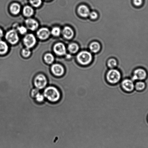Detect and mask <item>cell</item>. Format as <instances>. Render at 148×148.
<instances>
[{
    "mask_svg": "<svg viewBox=\"0 0 148 148\" xmlns=\"http://www.w3.org/2000/svg\"><path fill=\"white\" fill-rule=\"evenodd\" d=\"M42 93L46 100L53 104L59 102L62 96L60 89L52 85L47 86L43 90Z\"/></svg>",
    "mask_w": 148,
    "mask_h": 148,
    "instance_id": "6da1fadb",
    "label": "cell"
},
{
    "mask_svg": "<svg viewBox=\"0 0 148 148\" xmlns=\"http://www.w3.org/2000/svg\"><path fill=\"white\" fill-rule=\"evenodd\" d=\"M106 82L111 85H116L120 83L123 79V75L119 70L115 69H110L106 73Z\"/></svg>",
    "mask_w": 148,
    "mask_h": 148,
    "instance_id": "7a4b0ae2",
    "label": "cell"
},
{
    "mask_svg": "<svg viewBox=\"0 0 148 148\" xmlns=\"http://www.w3.org/2000/svg\"><path fill=\"white\" fill-rule=\"evenodd\" d=\"M48 83L47 76L42 74L37 75L33 80L34 87L40 90H44L48 86Z\"/></svg>",
    "mask_w": 148,
    "mask_h": 148,
    "instance_id": "3957f363",
    "label": "cell"
},
{
    "mask_svg": "<svg viewBox=\"0 0 148 148\" xmlns=\"http://www.w3.org/2000/svg\"><path fill=\"white\" fill-rule=\"evenodd\" d=\"M148 74L146 70L142 67L136 69L133 72L130 78L134 82L145 81L147 78Z\"/></svg>",
    "mask_w": 148,
    "mask_h": 148,
    "instance_id": "277c9868",
    "label": "cell"
},
{
    "mask_svg": "<svg viewBox=\"0 0 148 148\" xmlns=\"http://www.w3.org/2000/svg\"><path fill=\"white\" fill-rule=\"evenodd\" d=\"M134 83L130 77H125L122 79L120 85L123 91L126 93H131L135 90Z\"/></svg>",
    "mask_w": 148,
    "mask_h": 148,
    "instance_id": "5b68a950",
    "label": "cell"
},
{
    "mask_svg": "<svg viewBox=\"0 0 148 148\" xmlns=\"http://www.w3.org/2000/svg\"><path fill=\"white\" fill-rule=\"evenodd\" d=\"M77 59L78 62L83 65H87L91 62L92 57L91 53L87 51H82L79 53Z\"/></svg>",
    "mask_w": 148,
    "mask_h": 148,
    "instance_id": "8992f818",
    "label": "cell"
},
{
    "mask_svg": "<svg viewBox=\"0 0 148 148\" xmlns=\"http://www.w3.org/2000/svg\"><path fill=\"white\" fill-rule=\"evenodd\" d=\"M51 71L53 75L57 77H62L65 74L64 67L59 64H53L51 67Z\"/></svg>",
    "mask_w": 148,
    "mask_h": 148,
    "instance_id": "52a82bcc",
    "label": "cell"
},
{
    "mask_svg": "<svg viewBox=\"0 0 148 148\" xmlns=\"http://www.w3.org/2000/svg\"><path fill=\"white\" fill-rule=\"evenodd\" d=\"M5 38L11 44H15L18 42L19 40L18 34L14 30H11L7 33Z\"/></svg>",
    "mask_w": 148,
    "mask_h": 148,
    "instance_id": "ba28073f",
    "label": "cell"
},
{
    "mask_svg": "<svg viewBox=\"0 0 148 148\" xmlns=\"http://www.w3.org/2000/svg\"><path fill=\"white\" fill-rule=\"evenodd\" d=\"M23 41L24 45L27 48H31L35 45L36 39L33 34H29L24 37Z\"/></svg>",
    "mask_w": 148,
    "mask_h": 148,
    "instance_id": "9c48e42d",
    "label": "cell"
},
{
    "mask_svg": "<svg viewBox=\"0 0 148 148\" xmlns=\"http://www.w3.org/2000/svg\"><path fill=\"white\" fill-rule=\"evenodd\" d=\"M54 52L57 55L62 56L66 53V48L64 44L59 43L56 44L54 47Z\"/></svg>",
    "mask_w": 148,
    "mask_h": 148,
    "instance_id": "30bf717a",
    "label": "cell"
},
{
    "mask_svg": "<svg viewBox=\"0 0 148 148\" xmlns=\"http://www.w3.org/2000/svg\"><path fill=\"white\" fill-rule=\"evenodd\" d=\"M50 32L48 29L43 28L40 29L37 31V34L38 38L41 40H45L50 35Z\"/></svg>",
    "mask_w": 148,
    "mask_h": 148,
    "instance_id": "8fae6325",
    "label": "cell"
},
{
    "mask_svg": "<svg viewBox=\"0 0 148 148\" xmlns=\"http://www.w3.org/2000/svg\"><path fill=\"white\" fill-rule=\"evenodd\" d=\"M25 24L27 28L32 31H34L38 28V24L37 21L33 18H28L25 21Z\"/></svg>",
    "mask_w": 148,
    "mask_h": 148,
    "instance_id": "7c38bea8",
    "label": "cell"
},
{
    "mask_svg": "<svg viewBox=\"0 0 148 148\" xmlns=\"http://www.w3.org/2000/svg\"><path fill=\"white\" fill-rule=\"evenodd\" d=\"M78 12L79 15L83 18H86L89 16L90 13L89 8L84 5H80L79 7Z\"/></svg>",
    "mask_w": 148,
    "mask_h": 148,
    "instance_id": "4fadbf2b",
    "label": "cell"
},
{
    "mask_svg": "<svg viewBox=\"0 0 148 148\" xmlns=\"http://www.w3.org/2000/svg\"><path fill=\"white\" fill-rule=\"evenodd\" d=\"M146 83L145 81H137L135 82V90L138 92L143 91L146 89Z\"/></svg>",
    "mask_w": 148,
    "mask_h": 148,
    "instance_id": "5bb4252c",
    "label": "cell"
},
{
    "mask_svg": "<svg viewBox=\"0 0 148 148\" xmlns=\"http://www.w3.org/2000/svg\"><path fill=\"white\" fill-rule=\"evenodd\" d=\"M63 35L65 38L70 39L74 36V32L71 28L69 27H64L62 31Z\"/></svg>",
    "mask_w": 148,
    "mask_h": 148,
    "instance_id": "9a60e30c",
    "label": "cell"
},
{
    "mask_svg": "<svg viewBox=\"0 0 148 148\" xmlns=\"http://www.w3.org/2000/svg\"><path fill=\"white\" fill-rule=\"evenodd\" d=\"M10 10L12 14L14 15H17L19 13L20 10H21V6L18 3H13L11 5Z\"/></svg>",
    "mask_w": 148,
    "mask_h": 148,
    "instance_id": "2e32d148",
    "label": "cell"
},
{
    "mask_svg": "<svg viewBox=\"0 0 148 148\" xmlns=\"http://www.w3.org/2000/svg\"><path fill=\"white\" fill-rule=\"evenodd\" d=\"M34 100L36 103L38 104H42L44 103L46 101L45 97L42 93L40 92L36 96Z\"/></svg>",
    "mask_w": 148,
    "mask_h": 148,
    "instance_id": "e0dca14e",
    "label": "cell"
},
{
    "mask_svg": "<svg viewBox=\"0 0 148 148\" xmlns=\"http://www.w3.org/2000/svg\"><path fill=\"white\" fill-rule=\"evenodd\" d=\"M8 44L5 41H0V54L3 55L8 52Z\"/></svg>",
    "mask_w": 148,
    "mask_h": 148,
    "instance_id": "ac0fdd59",
    "label": "cell"
},
{
    "mask_svg": "<svg viewBox=\"0 0 148 148\" xmlns=\"http://www.w3.org/2000/svg\"><path fill=\"white\" fill-rule=\"evenodd\" d=\"M34 9L31 7L28 6V5L24 7L23 10V13L24 15L27 17L31 16L34 14Z\"/></svg>",
    "mask_w": 148,
    "mask_h": 148,
    "instance_id": "d6986e66",
    "label": "cell"
},
{
    "mask_svg": "<svg viewBox=\"0 0 148 148\" xmlns=\"http://www.w3.org/2000/svg\"><path fill=\"white\" fill-rule=\"evenodd\" d=\"M90 48L92 52L94 53H97L100 50V45L99 43L94 42L90 44Z\"/></svg>",
    "mask_w": 148,
    "mask_h": 148,
    "instance_id": "ffe728a7",
    "label": "cell"
},
{
    "mask_svg": "<svg viewBox=\"0 0 148 148\" xmlns=\"http://www.w3.org/2000/svg\"><path fill=\"white\" fill-rule=\"evenodd\" d=\"M79 46L75 43H72L69 45L68 49L70 52L73 53H75L79 50Z\"/></svg>",
    "mask_w": 148,
    "mask_h": 148,
    "instance_id": "44dd1931",
    "label": "cell"
},
{
    "mask_svg": "<svg viewBox=\"0 0 148 148\" xmlns=\"http://www.w3.org/2000/svg\"><path fill=\"white\" fill-rule=\"evenodd\" d=\"M54 58L53 56L51 53H47L44 56V60L47 64H52L53 62Z\"/></svg>",
    "mask_w": 148,
    "mask_h": 148,
    "instance_id": "7402d4cb",
    "label": "cell"
},
{
    "mask_svg": "<svg viewBox=\"0 0 148 148\" xmlns=\"http://www.w3.org/2000/svg\"><path fill=\"white\" fill-rule=\"evenodd\" d=\"M108 66L110 69H114L117 65V62L114 59H110L108 62Z\"/></svg>",
    "mask_w": 148,
    "mask_h": 148,
    "instance_id": "603a6c76",
    "label": "cell"
},
{
    "mask_svg": "<svg viewBox=\"0 0 148 148\" xmlns=\"http://www.w3.org/2000/svg\"><path fill=\"white\" fill-rule=\"evenodd\" d=\"M40 90H38V89L36 88L35 87H34L31 89V91H30V96L33 99H34L36 96L37 95L38 93L40 92Z\"/></svg>",
    "mask_w": 148,
    "mask_h": 148,
    "instance_id": "cb8c5ba5",
    "label": "cell"
},
{
    "mask_svg": "<svg viewBox=\"0 0 148 148\" xmlns=\"http://www.w3.org/2000/svg\"><path fill=\"white\" fill-rule=\"evenodd\" d=\"M61 31L60 29L58 27H55L52 29L51 33L55 36H58L61 34Z\"/></svg>",
    "mask_w": 148,
    "mask_h": 148,
    "instance_id": "d4e9b609",
    "label": "cell"
},
{
    "mask_svg": "<svg viewBox=\"0 0 148 148\" xmlns=\"http://www.w3.org/2000/svg\"><path fill=\"white\" fill-rule=\"evenodd\" d=\"M32 5L35 7L40 6L42 3L41 0H29Z\"/></svg>",
    "mask_w": 148,
    "mask_h": 148,
    "instance_id": "484cf974",
    "label": "cell"
},
{
    "mask_svg": "<svg viewBox=\"0 0 148 148\" xmlns=\"http://www.w3.org/2000/svg\"><path fill=\"white\" fill-rule=\"evenodd\" d=\"M31 52L30 51L29 48H26L23 49L22 51V54L23 56L25 57H27L30 55Z\"/></svg>",
    "mask_w": 148,
    "mask_h": 148,
    "instance_id": "4316f807",
    "label": "cell"
},
{
    "mask_svg": "<svg viewBox=\"0 0 148 148\" xmlns=\"http://www.w3.org/2000/svg\"><path fill=\"white\" fill-rule=\"evenodd\" d=\"M133 3L136 6L140 7L143 5V0H133Z\"/></svg>",
    "mask_w": 148,
    "mask_h": 148,
    "instance_id": "83f0119b",
    "label": "cell"
},
{
    "mask_svg": "<svg viewBox=\"0 0 148 148\" xmlns=\"http://www.w3.org/2000/svg\"><path fill=\"white\" fill-rule=\"evenodd\" d=\"M18 29L21 34H24L27 32V29L24 26L18 27Z\"/></svg>",
    "mask_w": 148,
    "mask_h": 148,
    "instance_id": "f1b7e54d",
    "label": "cell"
},
{
    "mask_svg": "<svg viewBox=\"0 0 148 148\" xmlns=\"http://www.w3.org/2000/svg\"><path fill=\"white\" fill-rule=\"evenodd\" d=\"M89 16H90V18L93 20L96 19L98 17L97 14L95 12H92L90 13Z\"/></svg>",
    "mask_w": 148,
    "mask_h": 148,
    "instance_id": "f546056e",
    "label": "cell"
},
{
    "mask_svg": "<svg viewBox=\"0 0 148 148\" xmlns=\"http://www.w3.org/2000/svg\"><path fill=\"white\" fill-rule=\"evenodd\" d=\"M3 31L2 30L0 29V39H1L2 38L3 36Z\"/></svg>",
    "mask_w": 148,
    "mask_h": 148,
    "instance_id": "4dcf8cb0",
    "label": "cell"
},
{
    "mask_svg": "<svg viewBox=\"0 0 148 148\" xmlns=\"http://www.w3.org/2000/svg\"><path fill=\"white\" fill-rule=\"evenodd\" d=\"M148 69V67H147V72ZM147 77H148V76H147ZM147 79L146 80V84H147V90H148V85H147Z\"/></svg>",
    "mask_w": 148,
    "mask_h": 148,
    "instance_id": "1f68e13d",
    "label": "cell"
},
{
    "mask_svg": "<svg viewBox=\"0 0 148 148\" xmlns=\"http://www.w3.org/2000/svg\"><path fill=\"white\" fill-rule=\"evenodd\" d=\"M140 100H141V99H140ZM141 103H142V102H141ZM142 105H143V104H142ZM143 108H144V107H143ZM144 109H145V108H144ZM145 110V111H146V110ZM146 113H147V112H146ZM147 114H148V113H147Z\"/></svg>",
    "mask_w": 148,
    "mask_h": 148,
    "instance_id": "d6a6232c",
    "label": "cell"
},
{
    "mask_svg": "<svg viewBox=\"0 0 148 148\" xmlns=\"http://www.w3.org/2000/svg\"><path fill=\"white\" fill-rule=\"evenodd\" d=\"M147 121L148 122V115L147 117Z\"/></svg>",
    "mask_w": 148,
    "mask_h": 148,
    "instance_id": "836d02e7",
    "label": "cell"
},
{
    "mask_svg": "<svg viewBox=\"0 0 148 148\" xmlns=\"http://www.w3.org/2000/svg\"></svg>",
    "mask_w": 148,
    "mask_h": 148,
    "instance_id": "e575fe53",
    "label": "cell"
}]
</instances>
